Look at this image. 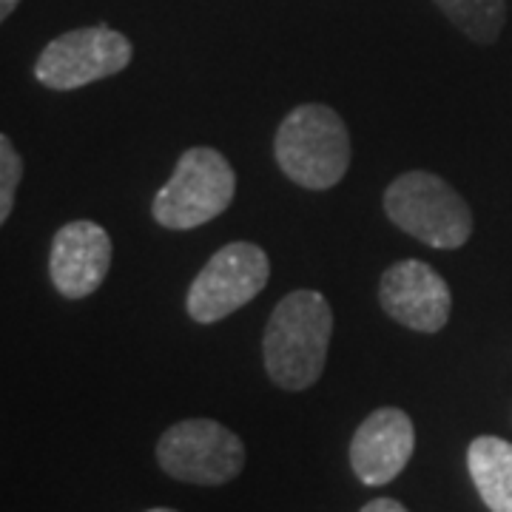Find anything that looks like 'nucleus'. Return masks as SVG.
I'll return each instance as SVG.
<instances>
[{
    "instance_id": "obj_1",
    "label": "nucleus",
    "mask_w": 512,
    "mask_h": 512,
    "mask_svg": "<svg viewBox=\"0 0 512 512\" xmlns=\"http://www.w3.org/2000/svg\"><path fill=\"white\" fill-rule=\"evenodd\" d=\"M333 311L319 291H293L268 316L262 359L271 382L288 393L319 382L328 362Z\"/></svg>"
},
{
    "instance_id": "obj_2",
    "label": "nucleus",
    "mask_w": 512,
    "mask_h": 512,
    "mask_svg": "<svg viewBox=\"0 0 512 512\" xmlns=\"http://www.w3.org/2000/svg\"><path fill=\"white\" fill-rule=\"evenodd\" d=\"M350 134L342 114L322 103H302L279 123L274 157L282 174L308 191H328L348 174Z\"/></svg>"
},
{
    "instance_id": "obj_3",
    "label": "nucleus",
    "mask_w": 512,
    "mask_h": 512,
    "mask_svg": "<svg viewBox=\"0 0 512 512\" xmlns=\"http://www.w3.org/2000/svg\"><path fill=\"white\" fill-rule=\"evenodd\" d=\"M384 214L430 248L456 251L473 237V211L450 183L430 171H407L384 191Z\"/></svg>"
},
{
    "instance_id": "obj_4",
    "label": "nucleus",
    "mask_w": 512,
    "mask_h": 512,
    "mask_svg": "<svg viewBox=\"0 0 512 512\" xmlns=\"http://www.w3.org/2000/svg\"><path fill=\"white\" fill-rule=\"evenodd\" d=\"M237 174L228 157L208 146L183 151L168 183L151 202V217L168 231H191L217 220L234 202Z\"/></svg>"
},
{
    "instance_id": "obj_5",
    "label": "nucleus",
    "mask_w": 512,
    "mask_h": 512,
    "mask_svg": "<svg viewBox=\"0 0 512 512\" xmlns=\"http://www.w3.org/2000/svg\"><path fill=\"white\" fill-rule=\"evenodd\" d=\"M157 464L165 476L185 484L220 487L242 473L245 444L220 421L185 419L160 436Z\"/></svg>"
},
{
    "instance_id": "obj_6",
    "label": "nucleus",
    "mask_w": 512,
    "mask_h": 512,
    "mask_svg": "<svg viewBox=\"0 0 512 512\" xmlns=\"http://www.w3.org/2000/svg\"><path fill=\"white\" fill-rule=\"evenodd\" d=\"M271 276L268 254L254 242H228L194 276L185 311L200 325H214L265 291Z\"/></svg>"
},
{
    "instance_id": "obj_7",
    "label": "nucleus",
    "mask_w": 512,
    "mask_h": 512,
    "mask_svg": "<svg viewBox=\"0 0 512 512\" xmlns=\"http://www.w3.org/2000/svg\"><path fill=\"white\" fill-rule=\"evenodd\" d=\"M134 46L109 26L74 29L55 37L35 63L37 83L55 92H72L120 74L131 63Z\"/></svg>"
},
{
    "instance_id": "obj_8",
    "label": "nucleus",
    "mask_w": 512,
    "mask_h": 512,
    "mask_svg": "<svg viewBox=\"0 0 512 512\" xmlns=\"http://www.w3.org/2000/svg\"><path fill=\"white\" fill-rule=\"evenodd\" d=\"M379 302L393 322L416 333L444 330L453 308V296L444 276L421 259H402L384 271L379 282Z\"/></svg>"
},
{
    "instance_id": "obj_9",
    "label": "nucleus",
    "mask_w": 512,
    "mask_h": 512,
    "mask_svg": "<svg viewBox=\"0 0 512 512\" xmlns=\"http://www.w3.org/2000/svg\"><path fill=\"white\" fill-rule=\"evenodd\" d=\"M416 450V427L399 407H379L350 441V467L367 487H384L402 476Z\"/></svg>"
},
{
    "instance_id": "obj_10",
    "label": "nucleus",
    "mask_w": 512,
    "mask_h": 512,
    "mask_svg": "<svg viewBox=\"0 0 512 512\" xmlns=\"http://www.w3.org/2000/svg\"><path fill=\"white\" fill-rule=\"evenodd\" d=\"M111 237L97 222L77 220L63 225L52 239L49 276L60 296L86 299L92 296L111 268Z\"/></svg>"
},
{
    "instance_id": "obj_11",
    "label": "nucleus",
    "mask_w": 512,
    "mask_h": 512,
    "mask_svg": "<svg viewBox=\"0 0 512 512\" xmlns=\"http://www.w3.org/2000/svg\"><path fill=\"white\" fill-rule=\"evenodd\" d=\"M467 470L490 512H512V444L478 436L467 450Z\"/></svg>"
},
{
    "instance_id": "obj_12",
    "label": "nucleus",
    "mask_w": 512,
    "mask_h": 512,
    "mask_svg": "<svg viewBox=\"0 0 512 512\" xmlns=\"http://www.w3.org/2000/svg\"><path fill=\"white\" fill-rule=\"evenodd\" d=\"M433 3L456 23V29L484 46L498 40L507 20V0H433Z\"/></svg>"
},
{
    "instance_id": "obj_13",
    "label": "nucleus",
    "mask_w": 512,
    "mask_h": 512,
    "mask_svg": "<svg viewBox=\"0 0 512 512\" xmlns=\"http://www.w3.org/2000/svg\"><path fill=\"white\" fill-rule=\"evenodd\" d=\"M23 180V157L18 148L12 146V140L3 134L0 137V222L9 220L12 208H15V191Z\"/></svg>"
},
{
    "instance_id": "obj_14",
    "label": "nucleus",
    "mask_w": 512,
    "mask_h": 512,
    "mask_svg": "<svg viewBox=\"0 0 512 512\" xmlns=\"http://www.w3.org/2000/svg\"><path fill=\"white\" fill-rule=\"evenodd\" d=\"M362 512H407L399 504V501H393V498H373V501H367Z\"/></svg>"
},
{
    "instance_id": "obj_15",
    "label": "nucleus",
    "mask_w": 512,
    "mask_h": 512,
    "mask_svg": "<svg viewBox=\"0 0 512 512\" xmlns=\"http://www.w3.org/2000/svg\"><path fill=\"white\" fill-rule=\"evenodd\" d=\"M18 3L20 0H0V18L3 20H9V15L18 9Z\"/></svg>"
},
{
    "instance_id": "obj_16",
    "label": "nucleus",
    "mask_w": 512,
    "mask_h": 512,
    "mask_svg": "<svg viewBox=\"0 0 512 512\" xmlns=\"http://www.w3.org/2000/svg\"><path fill=\"white\" fill-rule=\"evenodd\" d=\"M148 512H177V510H165V507H160V510H148Z\"/></svg>"
}]
</instances>
